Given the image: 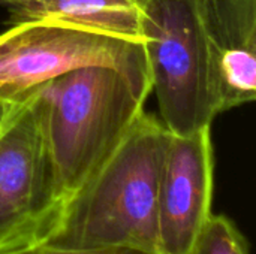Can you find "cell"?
Segmentation results:
<instances>
[{"instance_id": "6da1fadb", "label": "cell", "mask_w": 256, "mask_h": 254, "mask_svg": "<svg viewBox=\"0 0 256 254\" xmlns=\"http://www.w3.org/2000/svg\"><path fill=\"white\" fill-rule=\"evenodd\" d=\"M170 136L162 121L144 109L38 241L158 254V198Z\"/></svg>"}, {"instance_id": "7a4b0ae2", "label": "cell", "mask_w": 256, "mask_h": 254, "mask_svg": "<svg viewBox=\"0 0 256 254\" xmlns=\"http://www.w3.org/2000/svg\"><path fill=\"white\" fill-rule=\"evenodd\" d=\"M30 93L51 154L60 211L144 111L150 79L117 67L86 66Z\"/></svg>"}, {"instance_id": "3957f363", "label": "cell", "mask_w": 256, "mask_h": 254, "mask_svg": "<svg viewBox=\"0 0 256 254\" xmlns=\"http://www.w3.org/2000/svg\"><path fill=\"white\" fill-rule=\"evenodd\" d=\"M142 46L162 124L174 135L212 127L218 112L201 0H144Z\"/></svg>"}, {"instance_id": "277c9868", "label": "cell", "mask_w": 256, "mask_h": 254, "mask_svg": "<svg viewBox=\"0 0 256 254\" xmlns=\"http://www.w3.org/2000/svg\"><path fill=\"white\" fill-rule=\"evenodd\" d=\"M86 66L148 78L141 42L51 22L12 24L0 34V97L20 100L44 82Z\"/></svg>"}, {"instance_id": "5b68a950", "label": "cell", "mask_w": 256, "mask_h": 254, "mask_svg": "<svg viewBox=\"0 0 256 254\" xmlns=\"http://www.w3.org/2000/svg\"><path fill=\"white\" fill-rule=\"evenodd\" d=\"M57 213L54 166L28 93L0 130V250L38 241Z\"/></svg>"}, {"instance_id": "8992f818", "label": "cell", "mask_w": 256, "mask_h": 254, "mask_svg": "<svg viewBox=\"0 0 256 254\" xmlns=\"http://www.w3.org/2000/svg\"><path fill=\"white\" fill-rule=\"evenodd\" d=\"M214 154L210 127L171 133L158 198V254H189L212 213Z\"/></svg>"}, {"instance_id": "52a82bcc", "label": "cell", "mask_w": 256, "mask_h": 254, "mask_svg": "<svg viewBox=\"0 0 256 254\" xmlns=\"http://www.w3.org/2000/svg\"><path fill=\"white\" fill-rule=\"evenodd\" d=\"M218 115L256 97V0H201Z\"/></svg>"}, {"instance_id": "ba28073f", "label": "cell", "mask_w": 256, "mask_h": 254, "mask_svg": "<svg viewBox=\"0 0 256 254\" xmlns=\"http://www.w3.org/2000/svg\"><path fill=\"white\" fill-rule=\"evenodd\" d=\"M10 24L60 22L142 43L144 0H2Z\"/></svg>"}, {"instance_id": "9c48e42d", "label": "cell", "mask_w": 256, "mask_h": 254, "mask_svg": "<svg viewBox=\"0 0 256 254\" xmlns=\"http://www.w3.org/2000/svg\"><path fill=\"white\" fill-rule=\"evenodd\" d=\"M189 254H249V244L231 219L212 214Z\"/></svg>"}, {"instance_id": "30bf717a", "label": "cell", "mask_w": 256, "mask_h": 254, "mask_svg": "<svg viewBox=\"0 0 256 254\" xmlns=\"http://www.w3.org/2000/svg\"><path fill=\"white\" fill-rule=\"evenodd\" d=\"M0 254H152L132 249H81V247H60L45 243H27L21 246H14L2 249Z\"/></svg>"}, {"instance_id": "8fae6325", "label": "cell", "mask_w": 256, "mask_h": 254, "mask_svg": "<svg viewBox=\"0 0 256 254\" xmlns=\"http://www.w3.org/2000/svg\"><path fill=\"white\" fill-rule=\"evenodd\" d=\"M20 100H12V99L0 97V130L4 126V123L8 121V118L10 117V114L14 112V109L16 108V105L20 103Z\"/></svg>"}]
</instances>
